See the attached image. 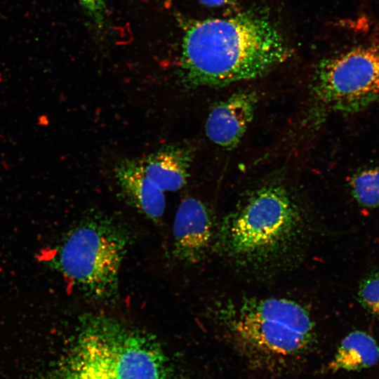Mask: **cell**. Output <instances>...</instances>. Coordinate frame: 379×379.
<instances>
[{"instance_id": "obj_4", "label": "cell", "mask_w": 379, "mask_h": 379, "mask_svg": "<svg viewBox=\"0 0 379 379\" xmlns=\"http://www.w3.org/2000/svg\"><path fill=\"white\" fill-rule=\"evenodd\" d=\"M127 247L128 238L117 225L104 218L87 219L62 244L58 267L86 295L105 300L117 291Z\"/></svg>"}, {"instance_id": "obj_5", "label": "cell", "mask_w": 379, "mask_h": 379, "mask_svg": "<svg viewBox=\"0 0 379 379\" xmlns=\"http://www.w3.org/2000/svg\"><path fill=\"white\" fill-rule=\"evenodd\" d=\"M300 225L298 208L287 192L268 186L255 192L222 225L220 241L230 255L261 258L286 247Z\"/></svg>"}, {"instance_id": "obj_13", "label": "cell", "mask_w": 379, "mask_h": 379, "mask_svg": "<svg viewBox=\"0 0 379 379\" xmlns=\"http://www.w3.org/2000/svg\"><path fill=\"white\" fill-rule=\"evenodd\" d=\"M360 304L371 314L379 318V274L365 278L358 291Z\"/></svg>"}, {"instance_id": "obj_1", "label": "cell", "mask_w": 379, "mask_h": 379, "mask_svg": "<svg viewBox=\"0 0 379 379\" xmlns=\"http://www.w3.org/2000/svg\"><path fill=\"white\" fill-rule=\"evenodd\" d=\"M265 17L245 12L197 21L182 45L180 78L188 87H222L258 78L291 56Z\"/></svg>"}, {"instance_id": "obj_7", "label": "cell", "mask_w": 379, "mask_h": 379, "mask_svg": "<svg viewBox=\"0 0 379 379\" xmlns=\"http://www.w3.org/2000/svg\"><path fill=\"white\" fill-rule=\"evenodd\" d=\"M212 220L206 206L194 197L180 204L173 222V253L180 261L194 264L205 255L211 241Z\"/></svg>"}, {"instance_id": "obj_2", "label": "cell", "mask_w": 379, "mask_h": 379, "mask_svg": "<svg viewBox=\"0 0 379 379\" xmlns=\"http://www.w3.org/2000/svg\"><path fill=\"white\" fill-rule=\"evenodd\" d=\"M59 379H171V374L153 338L100 314L84 319Z\"/></svg>"}, {"instance_id": "obj_3", "label": "cell", "mask_w": 379, "mask_h": 379, "mask_svg": "<svg viewBox=\"0 0 379 379\" xmlns=\"http://www.w3.org/2000/svg\"><path fill=\"white\" fill-rule=\"evenodd\" d=\"M221 314L240 345L262 354L293 356L314 337L308 311L286 298H248L230 304Z\"/></svg>"}, {"instance_id": "obj_9", "label": "cell", "mask_w": 379, "mask_h": 379, "mask_svg": "<svg viewBox=\"0 0 379 379\" xmlns=\"http://www.w3.org/2000/svg\"><path fill=\"white\" fill-rule=\"evenodd\" d=\"M115 176L132 206L154 222L161 220L166 208L164 192L146 175L142 160H121L115 168Z\"/></svg>"}, {"instance_id": "obj_14", "label": "cell", "mask_w": 379, "mask_h": 379, "mask_svg": "<svg viewBox=\"0 0 379 379\" xmlns=\"http://www.w3.org/2000/svg\"><path fill=\"white\" fill-rule=\"evenodd\" d=\"M86 13L99 26L102 25L105 14L104 0H79Z\"/></svg>"}, {"instance_id": "obj_15", "label": "cell", "mask_w": 379, "mask_h": 379, "mask_svg": "<svg viewBox=\"0 0 379 379\" xmlns=\"http://www.w3.org/2000/svg\"><path fill=\"white\" fill-rule=\"evenodd\" d=\"M201 3L208 6H222L232 4L234 0H199Z\"/></svg>"}, {"instance_id": "obj_10", "label": "cell", "mask_w": 379, "mask_h": 379, "mask_svg": "<svg viewBox=\"0 0 379 379\" xmlns=\"http://www.w3.org/2000/svg\"><path fill=\"white\" fill-rule=\"evenodd\" d=\"M193 158L190 148L166 145L142 160L146 175L161 190L178 191L187 183Z\"/></svg>"}, {"instance_id": "obj_8", "label": "cell", "mask_w": 379, "mask_h": 379, "mask_svg": "<svg viewBox=\"0 0 379 379\" xmlns=\"http://www.w3.org/2000/svg\"><path fill=\"white\" fill-rule=\"evenodd\" d=\"M258 102L252 91H240L217 102L205 124L207 137L213 143L231 149L237 146L251 122Z\"/></svg>"}, {"instance_id": "obj_6", "label": "cell", "mask_w": 379, "mask_h": 379, "mask_svg": "<svg viewBox=\"0 0 379 379\" xmlns=\"http://www.w3.org/2000/svg\"><path fill=\"white\" fill-rule=\"evenodd\" d=\"M313 91L326 108L356 113L379 100V46L351 48L317 66Z\"/></svg>"}, {"instance_id": "obj_11", "label": "cell", "mask_w": 379, "mask_h": 379, "mask_svg": "<svg viewBox=\"0 0 379 379\" xmlns=\"http://www.w3.org/2000/svg\"><path fill=\"white\" fill-rule=\"evenodd\" d=\"M379 361V345L369 334L356 331L347 335L328 365L333 371H356L374 366Z\"/></svg>"}, {"instance_id": "obj_12", "label": "cell", "mask_w": 379, "mask_h": 379, "mask_svg": "<svg viewBox=\"0 0 379 379\" xmlns=\"http://www.w3.org/2000/svg\"><path fill=\"white\" fill-rule=\"evenodd\" d=\"M352 194L361 206H379V167L360 171L350 180Z\"/></svg>"}]
</instances>
